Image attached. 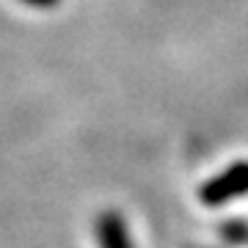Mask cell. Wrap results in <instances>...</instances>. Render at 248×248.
Wrapping results in <instances>:
<instances>
[{"instance_id": "1", "label": "cell", "mask_w": 248, "mask_h": 248, "mask_svg": "<svg viewBox=\"0 0 248 248\" xmlns=\"http://www.w3.org/2000/svg\"><path fill=\"white\" fill-rule=\"evenodd\" d=\"M243 196H248V160H237L218 177L207 179L199 190V202L204 207H223Z\"/></svg>"}, {"instance_id": "2", "label": "cell", "mask_w": 248, "mask_h": 248, "mask_svg": "<svg viewBox=\"0 0 248 248\" xmlns=\"http://www.w3.org/2000/svg\"><path fill=\"white\" fill-rule=\"evenodd\" d=\"M94 232H97V246L99 248H135L127 223H124V218L116 213V210H102V213L97 215Z\"/></svg>"}, {"instance_id": "3", "label": "cell", "mask_w": 248, "mask_h": 248, "mask_svg": "<svg viewBox=\"0 0 248 248\" xmlns=\"http://www.w3.org/2000/svg\"><path fill=\"white\" fill-rule=\"evenodd\" d=\"M218 237L232 248H246L248 246V221L246 218H229L218 226Z\"/></svg>"}, {"instance_id": "4", "label": "cell", "mask_w": 248, "mask_h": 248, "mask_svg": "<svg viewBox=\"0 0 248 248\" xmlns=\"http://www.w3.org/2000/svg\"><path fill=\"white\" fill-rule=\"evenodd\" d=\"M19 3L33 6V9H53V6H58V3H61V0H19Z\"/></svg>"}]
</instances>
